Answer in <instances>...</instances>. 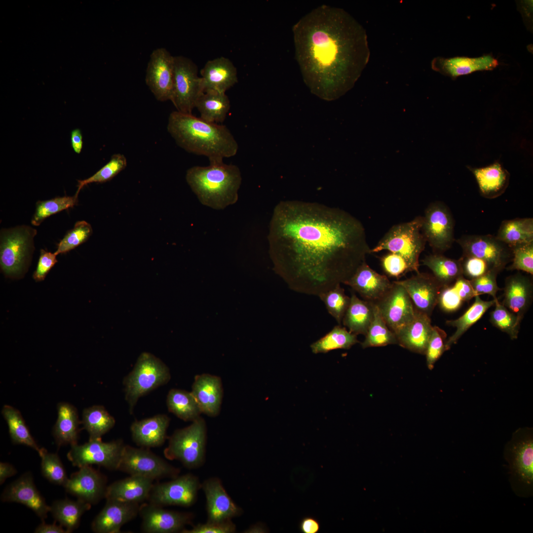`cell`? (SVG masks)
Wrapping results in <instances>:
<instances>
[{
    "instance_id": "6da1fadb",
    "label": "cell",
    "mask_w": 533,
    "mask_h": 533,
    "mask_svg": "<svg viewBox=\"0 0 533 533\" xmlns=\"http://www.w3.org/2000/svg\"><path fill=\"white\" fill-rule=\"evenodd\" d=\"M273 270L292 290L318 296L344 283L370 253L361 222L317 202L280 201L267 235Z\"/></svg>"
},
{
    "instance_id": "7a4b0ae2",
    "label": "cell",
    "mask_w": 533,
    "mask_h": 533,
    "mask_svg": "<svg viewBox=\"0 0 533 533\" xmlns=\"http://www.w3.org/2000/svg\"><path fill=\"white\" fill-rule=\"evenodd\" d=\"M293 32L296 58L312 93L333 100L353 87L370 57L366 31L354 18L323 5L300 19Z\"/></svg>"
},
{
    "instance_id": "3957f363",
    "label": "cell",
    "mask_w": 533,
    "mask_h": 533,
    "mask_svg": "<svg viewBox=\"0 0 533 533\" xmlns=\"http://www.w3.org/2000/svg\"><path fill=\"white\" fill-rule=\"evenodd\" d=\"M167 129L180 147L206 156L209 162L233 156L238 150L236 140L226 126L207 122L192 114L171 112Z\"/></svg>"
},
{
    "instance_id": "277c9868",
    "label": "cell",
    "mask_w": 533,
    "mask_h": 533,
    "mask_svg": "<svg viewBox=\"0 0 533 533\" xmlns=\"http://www.w3.org/2000/svg\"><path fill=\"white\" fill-rule=\"evenodd\" d=\"M186 179L199 201L212 209H224L238 200L242 177L235 165L222 161L194 166L187 170Z\"/></svg>"
},
{
    "instance_id": "5b68a950",
    "label": "cell",
    "mask_w": 533,
    "mask_h": 533,
    "mask_svg": "<svg viewBox=\"0 0 533 533\" xmlns=\"http://www.w3.org/2000/svg\"><path fill=\"white\" fill-rule=\"evenodd\" d=\"M503 457L508 463L509 481L515 495L527 498L533 495V431L520 428L505 445Z\"/></svg>"
},
{
    "instance_id": "8992f818",
    "label": "cell",
    "mask_w": 533,
    "mask_h": 533,
    "mask_svg": "<svg viewBox=\"0 0 533 533\" xmlns=\"http://www.w3.org/2000/svg\"><path fill=\"white\" fill-rule=\"evenodd\" d=\"M422 217L392 226L370 250L371 253L382 250L401 256L407 263L410 271L419 272V257L424 250L426 240L421 231Z\"/></svg>"
},
{
    "instance_id": "52a82bcc",
    "label": "cell",
    "mask_w": 533,
    "mask_h": 533,
    "mask_svg": "<svg viewBox=\"0 0 533 533\" xmlns=\"http://www.w3.org/2000/svg\"><path fill=\"white\" fill-rule=\"evenodd\" d=\"M168 367L159 358L149 352H143L133 370L123 380L125 397L132 413L139 399L170 380Z\"/></svg>"
},
{
    "instance_id": "ba28073f",
    "label": "cell",
    "mask_w": 533,
    "mask_h": 533,
    "mask_svg": "<svg viewBox=\"0 0 533 533\" xmlns=\"http://www.w3.org/2000/svg\"><path fill=\"white\" fill-rule=\"evenodd\" d=\"M165 457L179 461L188 469L201 466L205 461L207 426L200 417L186 427L176 430L168 437Z\"/></svg>"
},
{
    "instance_id": "9c48e42d",
    "label": "cell",
    "mask_w": 533,
    "mask_h": 533,
    "mask_svg": "<svg viewBox=\"0 0 533 533\" xmlns=\"http://www.w3.org/2000/svg\"><path fill=\"white\" fill-rule=\"evenodd\" d=\"M118 470L128 474L155 480L162 478H174L180 472L179 468L172 465L163 458L155 455L149 448H136L125 445Z\"/></svg>"
},
{
    "instance_id": "30bf717a",
    "label": "cell",
    "mask_w": 533,
    "mask_h": 533,
    "mask_svg": "<svg viewBox=\"0 0 533 533\" xmlns=\"http://www.w3.org/2000/svg\"><path fill=\"white\" fill-rule=\"evenodd\" d=\"M203 93L196 64L187 57L174 56L173 88L170 101L177 111L192 114L198 99Z\"/></svg>"
},
{
    "instance_id": "8fae6325",
    "label": "cell",
    "mask_w": 533,
    "mask_h": 533,
    "mask_svg": "<svg viewBox=\"0 0 533 533\" xmlns=\"http://www.w3.org/2000/svg\"><path fill=\"white\" fill-rule=\"evenodd\" d=\"M36 231L29 227H20L6 230L0 237V264L7 276L21 274L29 258L33 238Z\"/></svg>"
},
{
    "instance_id": "7c38bea8",
    "label": "cell",
    "mask_w": 533,
    "mask_h": 533,
    "mask_svg": "<svg viewBox=\"0 0 533 533\" xmlns=\"http://www.w3.org/2000/svg\"><path fill=\"white\" fill-rule=\"evenodd\" d=\"M124 446L120 439L109 442H104L101 439L89 440L82 445L71 446L67 457L73 466L78 468L97 465L116 470Z\"/></svg>"
},
{
    "instance_id": "4fadbf2b",
    "label": "cell",
    "mask_w": 533,
    "mask_h": 533,
    "mask_svg": "<svg viewBox=\"0 0 533 533\" xmlns=\"http://www.w3.org/2000/svg\"><path fill=\"white\" fill-rule=\"evenodd\" d=\"M201 487L196 476L190 473L178 475L169 481L153 484L147 501L162 507H189L196 501Z\"/></svg>"
},
{
    "instance_id": "5bb4252c",
    "label": "cell",
    "mask_w": 533,
    "mask_h": 533,
    "mask_svg": "<svg viewBox=\"0 0 533 533\" xmlns=\"http://www.w3.org/2000/svg\"><path fill=\"white\" fill-rule=\"evenodd\" d=\"M421 231L426 242L437 253L448 250L454 238V221L448 207L435 202L428 205L422 217Z\"/></svg>"
},
{
    "instance_id": "9a60e30c",
    "label": "cell",
    "mask_w": 533,
    "mask_h": 533,
    "mask_svg": "<svg viewBox=\"0 0 533 533\" xmlns=\"http://www.w3.org/2000/svg\"><path fill=\"white\" fill-rule=\"evenodd\" d=\"M388 327L395 335L414 319L416 309L405 289L396 281L375 303Z\"/></svg>"
},
{
    "instance_id": "2e32d148",
    "label": "cell",
    "mask_w": 533,
    "mask_h": 533,
    "mask_svg": "<svg viewBox=\"0 0 533 533\" xmlns=\"http://www.w3.org/2000/svg\"><path fill=\"white\" fill-rule=\"evenodd\" d=\"M463 254L481 259L500 271L512 261V249L492 235H464L457 239Z\"/></svg>"
},
{
    "instance_id": "e0dca14e",
    "label": "cell",
    "mask_w": 533,
    "mask_h": 533,
    "mask_svg": "<svg viewBox=\"0 0 533 533\" xmlns=\"http://www.w3.org/2000/svg\"><path fill=\"white\" fill-rule=\"evenodd\" d=\"M139 515L145 533H182L194 518L192 513L168 510L148 502L141 504Z\"/></svg>"
},
{
    "instance_id": "ac0fdd59",
    "label": "cell",
    "mask_w": 533,
    "mask_h": 533,
    "mask_svg": "<svg viewBox=\"0 0 533 533\" xmlns=\"http://www.w3.org/2000/svg\"><path fill=\"white\" fill-rule=\"evenodd\" d=\"M174 78V56L165 48L153 50L150 55L145 82L156 99L170 100Z\"/></svg>"
},
{
    "instance_id": "d6986e66",
    "label": "cell",
    "mask_w": 533,
    "mask_h": 533,
    "mask_svg": "<svg viewBox=\"0 0 533 533\" xmlns=\"http://www.w3.org/2000/svg\"><path fill=\"white\" fill-rule=\"evenodd\" d=\"M108 486L105 475L87 465L72 473L64 487L69 494L92 505L105 498Z\"/></svg>"
},
{
    "instance_id": "ffe728a7",
    "label": "cell",
    "mask_w": 533,
    "mask_h": 533,
    "mask_svg": "<svg viewBox=\"0 0 533 533\" xmlns=\"http://www.w3.org/2000/svg\"><path fill=\"white\" fill-rule=\"evenodd\" d=\"M396 281L405 289L415 309L430 317L444 287L433 275L419 272L410 278Z\"/></svg>"
},
{
    "instance_id": "44dd1931",
    "label": "cell",
    "mask_w": 533,
    "mask_h": 533,
    "mask_svg": "<svg viewBox=\"0 0 533 533\" xmlns=\"http://www.w3.org/2000/svg\"><path fill=\"white\" fill-rule=\"evenodd\" d=\"M3 502H17L31 509L44 521L50 510L44 497L37 489L30 472L24 473L9 484L0 496Z\"/></svg>"
},
{
    "instance_id": "7402d4cb",
    "label": "cell",
    "mask_w": 533,
    "mask_h": 533,
    "mask_svg": "<svg viewBox=\"0 0 533 533\" xmlns=\"http://www.w3.org/2000/svg\"><path fill=\"white\" fill-rule=\"evenodd\" d=\"M206 498L207 521L220 522L240 516L242 509L230 498L217 477H211L201 483Z\"/></svg>"
},
{
    "instance_id": "603a6c76",
    "label": "cell",
    "mask_w": 533,
    "mask_h": 533,
    "mask_svg": "<svg viewBox=\"0 0 533 533\" xmlns=\"http://www.w3.org/2000/svg\"><path fill=\"white\" fill-rule=\"evenodd\" d=\"M140 504L106 499V503L91 523L96 533H119L121 528L139 515Z\"/></svg>"
},
{
    "instance_id": "cb8c5ba5",
    "label": "cell",
    "mask_w": 533,
    "mask_h": 533,
    "mask_svg": "<svg viewBox=\"0 0 533 533\" xmlns=\"http://www.w3.org/2000/svg\"><path fill=\"white\" fill-rule=\"evenodd\" d=\"M344 284L350 286L364 300L375 303L387 292L392 282L385 275L371 268L365 261Z\"/></svg>"
},
{
    "instance_id": "d4e9b609",
    "label": "cell",
    "mask_w": 533,
    "mask_h": 533,
    "mask_svg": "<svg viewBox=\"0 0 533 533\" xmlns=\"http://www.w3.org/2000/svg\"><path fill=\"white\" fill-rule=\"evenodd\" d=\"M200 74L203 92L225 93L238 80L236 68L229 59L224 57L208 61Z\"/></svg>"
},
{
    "instance_id": "484cf974",
    "label": "cell",
    "mask_w": 533,
    "mask_h": 533,
    "mask_svg": "<svg viewBox=\"0 0 533 533\" xmlns=\"http://www.w3.org/2000/svg\"><path fill=\"white\" fill-rule=\"evenodd\" d=\"M221 379L209 374L196 375L191 392L202 413L215 417L220 413L223 396Z\"/></svg>"
},
{
    "instance_id": "4316f807",
    "label": "cell",
    "mask_w": 533,
    "mask_h": 533,
    "mask_svg": "<svg viewBox=\"0 0 533 533\" xmlns=\"http://www.w3.org/2000/svg\"><path fill=\"white\" fill-rule=\"evenodd\" d=\"M498 65V61L490 55L475 58H444L438 57L431 62V68L433 70L452 78L476 71L493 70Z\"/></svg>"
},
{
    "instance_id": "83f0119b",
    "label": "cell",
    "mask_w": 533,
    "mask_h": 533,
    "mask_svg": "<svg viewBox=\"0 0 533 533\" xmlns=\"http://www.w3.org/2000/svg\"><path fill=\"white\" fill-rule=\"evenodd\" d=\"M532 294L530 279L517 273L506 278L501 303L521 321L531 305Z\"/></svg>"
},
{
    "instance_id": "f1b7e54d",
    "label": "cell",
    "mask_w": 533,
    "mask_h": 533,
    "mask_svg": "<svg viewBox=\"0 0 533 533\" xmlns=\"http://www.w3.org/2000/svg\"><path fill=\"white\" fill-rule=\"evenodd\" d=\"M170 420L164 414L135 420L130 426L133 440L138 446L146 448L162 445L168 438L167 430Z\"/></svg>"
},
{
    "instance_id": "f546056e",
    "label": "cell",
    "mask_w": 533,
    "mask_h": 533,
    "mask_svg": "<svg viewBox=\"0 0 533 533\" xmlns=\"http://www.w3.org/2000/svg\"><path fill=\"white\" fill-rule=\"evenodd\" d=\"M153 484L151 479L130 475L108 485L105 499L141 504L148 500Z\"/></svg>"
},
{
    "instance_id": "4dcf8cb0",
    "label": "cell",
    "mask_w": 533,
    "mask_h": 533,
    "mask_svg": "<svg viewBox=\"0 0 533 533\" xmlns=\"http://www.w3.org/2000/svg\"><path fill=\"white\" fill-rule=\"evenodd\" d=\"M432 329L430 317L416 309L413 320L395 335L398 344L425 355Z\"/></svg>"
},
{
    "instance_id": "1f68e13d",
    "label": "cell",
    "mask_w": 533,
    "mask_h": 533,
    "mask_svg": "<svg viewBox=\"0 0 533 533\" xmlns=\"http://www.w3.org/2000/svg\"><path fill=\"white\" fill-rule=\"evenodd\" d=\"M467 168L475 176L480 193L485 197H496L508 187L510 174L498 161L484 167Z\"/></svg>"
},
{
    "instance_id": "d6a6232c",
    "label": "cell",
    "mask_w": 533,
    "mask_h": 533,
    "mask_svg": "<svg viewBox=\"0 0 533 533\" xmlns=\"http://www.w3.org/2000/svg\"><path fill=\"white\" fill-rule=\"evenodd\" d=\"M58 418L53 429V435L57 445L60 447L77 444L79 424L76 408L72 405L61 402L58 404Z\"/></svg>"
},
{
    "instance_id": "836d02e7",
    "label": "cell",
    "mask_w": 533,
    "mask_h": 533,
    "mask_svg": "<svg viewBox=\"0 0 533 533\" xmlns=\"http://www.w3.org/2000/svg\"><path fill=\"white\" fill-rule=\"evenodd\" d=\"M374 303L360 299L352 294L342 324L350 333L365 336L374 318Z\"/></svg>"
},
{
    "instance_id": "e575fe53",
    "label": "cell",
    "mask_w": 533,
    "mask_h": 533,
    "mask_svg": "<svg viewBox=\"0 0 533 533\" xmlns=\"http://www.w3.org/2000/svg\"><path fill=\"white\" fill-rule=\"evenodd\" d=\"M50 506L55 521L70 533L78 528L82 516L91 508V504L79 499L65 498L54 501Z\"/></svg>"
},
{
    "instance_id": "d590c367",
    "label": "cell",
    "mask_w": 533,
    "mask_h": 533,
    "mask_svg": "<svg viewBox=\"0 0 533 533\" xmlns=\"http://www.w3.org/2000/svg\"><path fill=\"white\" fill-rule=\"evenodd\" d=\"M496 237L510 248L533 242V219L516 218L503 221Z\"/></svg>"
},
{
    "instance_id": "8d00e7d4",
    "label": "cell",
    "mask_w": 533,
    "mask_h": 533,
    "mask_svg": "<svg viewBox=\"0 0 533 533\" xmlns=\"http://www.w3.org/2000/svg\"><path fill=\"white\" fill-rule=\"evenodd\" d=\"M230 107V101L226 93L216 91L203 93L195 105L201 119L218 124L225 120Z\"/></svg>"
},
{
    "instance_id": "74e56055",
    "label": "cell",
    "mask_w": 533,
    "mask_h": 533,
    "mask_svg": "<svg viewBox=\"0 0 533 533\" xmlns=\"http://www.w3.org/2000/svg\"><path fill=\"white\" fill-rule=\"evenodd\" d=\"M474 298L475 301L473 304L460 317L455 320L446 321L447 325L456 328L455 332L446 341L447 350L449 349L452 345L456 343L462 335L477 322L490 307L495 305L496 300L484 301L479 295Z\"/></svg>"
},
{
    "instance_id": "f35d334b",
    "label": "cell",
    "mask_w": 533,
    "mask_h": 533,
    "mask_svg": "<svg viewBox=\"0 0 533 533\" xmlns=\"http://www.w3.org/2000/svg\"><path fill=\"white\" fill-rule=\"evenodd\" d=\"M166 404L169 411L186 421H193L202 413L192 393L179 389L168 392Z\"/></svg>"
},
{
    "instance_id": "ab89813d",
    "label": "cell",
    "mask_w": 533,
    "mask_h": 533,
    "mask_svg": "<svg viewBox=\"0 0 533 533\" xmlns=\"http://www.w3.org/2000/svg\"><path fill=\"white\" fill-rule=\"evenodd\" d=\"M421 262L423 265L432 271L433 276L444 287L451 285L458 277L463 275L459 260L435 253L426 256Z\"/></svg>"
},
{
    "instance_id": "60d3db41",
    "label": "cell",
    "mask_w": 533,
    "mask_h": 533,
    "mask_svg": "<svg viewBox=\"0 0 533 533\" xmlns=\"http://www.w3.org/2000/svg\"><path fill=\"white\" fill-rule=\"evenodd\" d=\"M81 423L92 440L101 439L113 428L115 420L103 406L94 405L83 410Z\"/></svg>"
},
{
    "instance_id": "b9f144b4",
    "label": "cell",
    "mask_w": 533,
    "mask_h": 533,
    "mask_svg": "<svg viewBox=\"0 0 533 533\" xmlns=\"http://www.w3.org/2000/svg\"><path fill=\"white\" fill-rule=\"evenodd\" d=\"M1 413L7 424L12 443L27 446L38 452L40 448L32 437L20 412L11 406L5 405Z\"/></svg>"
},
{
    "instance_id": "7bdbcfd3",
    "label": "cell",
    "mask_w": 533,
    "mask_h": 533,
    "mask_svg": "<svg viewBox=\"0 0 533 533\" xmlns=\"http://www.w3.org/2000/svg\"><path fill=\"white\" fill-rule=\"evenodd\" d=\"M358 342L356 335L338 325L312 343L310 348L313 353H326L338 349H348Z\"/></svg>"
},
{
    "instance_id": "ee69618b",
    "label": "cell",
    "mask_w": 533,
    "mask_h": 533,
    "mask_svg": "<svg viewBox=\"0 0 533 533\" xmlns=\"http://www.w3.org/2000/svg\"><path fill=\"white\" fill-rule=\"evenodd\" d=\"M361 344L363 348L398 344L395 335L387 326L375 303L374 318Z\"/></svg>"
},
{
    "instance_id": "f6af8a7d",
    "label": "cell",
    "mask_w": 533,
    "mask_h": 533,
    "mask_svg": "<svg viewBox=\"0 0 533 533\" xmlns=\"http://www.w3.org/2000/svg\"><path fill=\"white\" fill-rule=\"evenodd\" d=\"M324 303L328 313L334 318L338 325H341L344 314L349 306L350 297L338 284L318 295Z\"/></svg>"
},
{
    "instance_id": "bcb514c9",
    "label": "cell",
    "mask_w": 533,
    "mask_h": 533,
    "mask_svg": "<svg viewBox=\"0 0 533 533\" xmlns=\"http://www.w3.org/2000/svg\"><path fill=\"white\" fill-rule=\"evenodd\" d=\"M38 453L41 457V471L43 476L51 483L64 487L69 478L59 456L48 452L44 448H40Z\"/></svg>"
},
{
    "instance_id": "7dc6e473",
    "label": "cell",
    "mask_w": 533,
    "mask_h": 533,
    "mask_svg": "<svg viewBox=\"0 0 533 533\" xmlns=\"http://www.w3.org/2000/svg\"><path fill=\"white\" fill-rule=\"evenodd\" d=\"M495 305V308L490 313V321L493 326L506 333L512 340L516 339L521 321L497 299Z\"/></svg>"
},
{
    "instance_id": "c3c4849f",
    "label": "cell",
    "mask_w": 533,
    "mask_h": 533,
    "mask_svg": "<svg viewBox=\"0 0 533 533\" xmlns=\"http://www.w3.org/2000/svg\"><path fill=\"white\" fill-rule=\"evenodd\" d=\"M77 196L75 194L73 196L57 197L47 200L38 201L32 224L34 226H39L45 219L51 215L74 207L77 202Z\"/></svg>"
},
{
    "instance_id": "681fc988",
    "label": "cell",
    "mask_w": 533,
    "mask_h": 533,
    "mask_svg": "<svg viewBox=\"0 0 533 533\" xmlns=\"http://www.w3.org/2000/svg\"><path fill=\"white\" fill-rule=\"evenodd\" d=\"M126 166L127 160L123 154H113L110 161L93 175L85 180L78 181L77 190L76 194L78 195L81 189L88 184L104 183L111 180L124 169Z\"/></svg>"
},
{
    "instance_id": "f907efd6",
    "label": "cell",
    "mask_w": 533,
    "mask_h": 533,
    "mask_svg": "<svg viewBox=\"0 0 533 533\" xmlns=\"http://www.w3.org/2000/svg\"><path fill=\"white\" fill-rule=\"evenodd\" d=\"M91 225L84 221L77 222L74 228L70 230L60 241L55 254H63L75 249L85 242L92 234Z\"/></svg>"
},
{
    "instance_id": "816d5d0a",
    "label": "cell",
    "mask_w": 533,
    "mask_h": 533,
    "mask_svg": "<svg viewBox=\"0 0 533 533\" xmlns=\"http://www.w3.org/2000/svg\"><path fill=\"white\" fill-rule=\"evenodd\" d=\"M447 334L438 326H433L432 333L429 340L425 355L428 368L432 370L436 362L446 351Z\"/></svg>"
},
{
    "instance_id": "f5cc1de1",
    "label": "cell",
    "mask_w": 533,
    "mask_h": 533,
    "mask_svg": "<svg viewBox=\"0 0 533 533\" xmlns=\"http://www.w3.org/2000/svg\"><path fill=\"white\" fill-rule=\"evenodd\" d=\"M512 264L507 269L518 270L533 274V242L512 248Z\"/></svg>"
},
{
    "instance_id": "db71d44e",
    "label": "cell",
    "mask_w": 533,
    "mask_h": 533,
    "mask_svg": "<svg viewBox=\"0 0 533 533\" xmlns=\"http://www.w3.org/2000/svg\"><path fill=\"white\" fill-rule=\"evenodd\" d=\"M499 272V270L493 268L482 276L469 280L476 295L489 294L494 300L497 299L496 293L501 290L496 282V277Z\"/></svg>"
},
{
    "instance_id": "11a10c76",
    "label": "cell",
    "mask_w": 533,
    "mask_h": 533,
    "mask_svg": "<svg viewBox=\"0 0 533 533\" xmlns=\"http://www.w3.org/2000/svg\"><path fill=\"white\" fill-rule=\"evenodd\" d=\"M459 260L463 276L470 280L481 276L493 268L488 262L476 257L463 254Z\"/></svg>"
},
{
    "instance_id": "9f6ffc18",
    "label": "cell",
    "mask_w": 533,
    "mask_h": 533,
    "mask_svg": "<svg viewBox=\"0 0 533 533\" xmlns=\"http://www.w3.org/2000/svg\"><path fill=\"white\" fill-rule=\"evenodd\" d=\"M381 261L383 270L390 276L398 278L410 271L406 261L396 254L389 252Z\"/></svg>"
},
{
    "instance_id": "6f0895ef",
    "label": "cell",
    "mask_w": 533,
    "mask_h": 533,
    "mask_svg": "<svg viewBox=\"0 0 533 533\" xmlns=\"http://www.w3.org/2000/svg\"><path fill=\"white\" fill-rule=\"evenodd\" d=\"M236 526L231 520L220 521H207L204 524H198L190 529H185L182 533H233Z\"/></svg>"
},
{
    "instance_id": "680465c9",
    "label": "cell",
    "mask_w": 533,
    "mask_h": 533,
    "mask_svg": "<svg viewBox=\"0 0 533 533\" xmlns=\"http://www.w3.org/2000/svg\"><path fill=\"white\" fill-rule=\"evenodd\" d=\"M463 303L454 288L450 285L443 288L438 304L443 310L450 312L457 310Z\"/></svg>"
},
{
    "instance_id": "91938a15",
    "label": "cell",
    "mask_w": 533,
    "mask_h": 533,
    "mask_svg": "<svg viewBox=\"0 0 533 533\" xmlns=\"http://www.w3.org/2000/svg\"><path fill=\"white\" fill-rule=\"evenodd\" d=\"M56 256L55 253L43 249L40 250L38 265L33 274V278L36 281H41L44 279L47 274L57 262Z\"/></svg>"
},
{
    "instance_id": "94428289",
    "label": "cell",
    "mask_w": 533,
    "mask_h": 533,
    "mask_svg": "<svg viewBox=\"0 0 533 533\" xmlns=\"http://www.w3.org/2000/svg\"><path fill=\"white\" fill-rule=\"evenodd\" d=\"M452 286L463 302L469 301L477 296L469 280L463 275L458 277Z\"/></svg>"
},
{
    "instance_id": "6125c7cd",
    "label": "cell",
    "mask_w": 533,
    "mask_h": 533,
    "mask_svg": "<svg viewBox=\"0 0 533 533\" xmlns=\"http://www.w3.org/2000/svg\"><path fill=\"white\" fill-rule=\"evenodd\" d=\"M300 530L304 533H317L320 530L318 521L312 517H306L300 522Z\"/></svg>"
},
{
    "instance_id": "be15d7a7",
    "label": "cell",
    "mask_w": 533,
    "mask_h": 533,
    "mask_svg": "<svg viewBox=\"0 0 533 533\" xmlns=\"http://www.w3.org/2000/svg\"><path fill=\"white\" fill-rule=\"evenodd\" d=\"M56 521L54 523L51 524H47L44 523V521H42V523L40 524L35 530L34 533H68L66 530H64L63 527L60 524L58 525L56 524Z\"/></svg>"
},
{
    "instance_id": "e7e4bbea",
    "label": "cell",
    "mask_w": 533,
    "mask_h": 533,
    "mask_svg": "<svg viewBox=\"0 0 533 533\" xmlns=\"http://www.w3.org/2000/svg\"><path fill=\"white\" fill-rule=\"evenodd\" d=\"M17 473L16 469L8 462H0V484H2L6 479Z\"/></svg>"
},
{
    "instance_id": "03108f58",
    "label": "cell",
    "mask_w": 533,
    "mask_h": 533,
    "mask_svg": "<svg viewBox=\"0 0 533 533\" xmlns=\"http://www.w3.org/2000/svg\"><path fill=\"white\" fill-rule=\"evenodd\" d=\"M71 145L74 152L80 153L82 150L83 142L82 136L79 129H75L71 132Z\"/></svg>"
},
{
    "instance_id": "003e7915",
    "label": "cell",
    "mask_w": 533,
    "mask_h": 533,
    "mask_svg": "<svg viewBox=\"0 0 533 533\" xmlns=\"http://www.w3.org/2000/svg\"><path fill=\"white\" fill-rule=\"evenodd\" d=\"M265 528L261 524H255L244 531V533H264L266 532Z\"/></svg>"
}]
</instances>
